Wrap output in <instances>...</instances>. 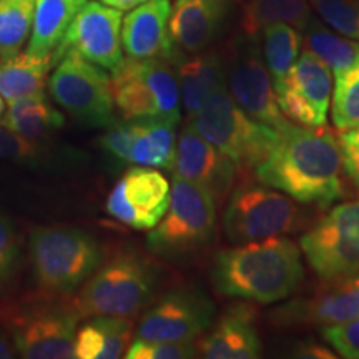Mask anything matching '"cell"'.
I'll return each mask as SVG.
<instances>
[{"label": "cell", "instance_id": "cell-1", "mask_svg": "<svg viewBox=\"0 0 359 359\" xmlns=\"http://www.w3.org/2000/svg\"><path fill=\"white\" fill-rule=\"evenodd\" d=\"M343 172L339 143L330 130L291 122L255 177L298 203L326 208L344 196Z\"/></svg>", "mask_w": 359, "mask_h": 359}, {"label": "cell", "instance_id": "cell-2", "mask_svg": "<svg viewBox=\"0 0 359 359\" xmlns=\"http://www.w3.org/2000/svg\"><path fill=\"white\" fill-rule=\"evenodd\" d=\"M212 280L219 294L271 304L290 298L304 280L302 248L290 238L271 236L222 250Z\"/></svg>", "mask_w": 359, "mask_h": 359}, {"label": "cell", "instance_id": "cell-3", "mask_svg": "<svg viewBox=\"0 0 359 359\" xmlns=\"http://www.w3.org/2000/svg\"><path fill=\"white\" fill-rule=\"evenodd\" d=\"M188 125L230 158L238 173L255 172L280 137L276 128L246 114L233 100L226 85L206 98Z\"/></svg>", "mask_w": 359, "mask_h": 359}, {"label": "cell", "instance_id": "cell-4", "mask_svg": "<svg viewBox=\"0 0 359 359\" xmlns=\"http://www.w3.org/2000/svg\"><path fill=\"white\" fill-rule=\"evenodd\" d=\"M29 250L39 288L52 296L72 294L102 263L100 245L79 228L40 226Z\"/></svg>", "mask_w": 359, "mask_h": 359}, {"label": "cell", "instance_id": "cell-5", "mask_svg": "<svg viewBox=\"0 0 359 359\" xmlns=\"http://www.w3.org/2000/svg\"><path fill=\"white\" fill-rule=\"evenodd\" d=\"M155 290L156 269L137 255L123 253L92 273L72 306L80 318H132L151 303Z\"/></svg>", "mask_w": 359, "mask_h": 359}, {"label": "cell", "instance_id": "cell-6", "mask_svg": "<svg viewBox=\"0 0 359 359\" xmlns=\"http://www.w3.org/2000/svg\"><path fill=\"white\" fill-rule=\"evenodd\" d=\"M111 93L116 110L127 122L161 118L178 123L182 118L177 72L163 58H125L111 74Z\"/></svg>", "mask_w": 359, "mask_h": 359}, {"label": "cell", "instance_id": "cell-7", "mask_svg": "<svg viewBox=\"0 0 359 359\" xmlns=\"http://www.w3.org/2000/svg\"><path fill=\"white\" fill-rule=\"evenodd\" d=\"M217 228V201L203 187L173 177L167 213L147 236L148 248L163 257H180L208 245Z\"/></svg>", "mask_w": 359, "mask_h": 359}, {"label": "cell", "instance_id": "cell-8", "mask_svg": "<svg viewBox=\"0 0 359 359\" xmlns=\"http://www.w3.org/2000/svg\"><path fill=\"white\" fill-rule=\"evenodd\" d=\"M303 213L296 200L262 182L235 188L223 217V230L233 245L250 243L296 231Z\"/></svg>", "mask_w": 359, "mask_h": 359}, {"label": "cell", "instance_id": "cell-9", "mask_svg": "<svg viewBox=\"0 0 359 359\" xmlns=\"http://www.w3.org/2000/svg\"><path fill=\"white\" fill-rule=\"evenodd\" d=\"M48 80V92L55 103L75 122L87 127L114 123L111 77L105 69L85 60L77 52L67 50Z\"/></svg>", "mask_w": 359, "mask_h": 359}, {"label": "cell", "instance_id": "cell-10", "mask_svg": "<svg viewBox=\"0 0 359 359\" xmlns=\"http://www.w3.org/2000/svg\"><path fill=\"white\" fill-rule=\"evenodd\" d=\"M299 248L325 283L359 273V198L331 208L299 240Z\"/></svg>", "mask_w": 359, "mask_h": 359}, {"label": "cell", "instance_id": "cell-11", "mask_svg": "<svg viewBox=\"0 0 359 359\" xmlns=\"http://www.w3.org/2000/svg\"><path fill=\"white\" fill-rule=\"evenodd\" d=\"M79 313L65 304L43 303L12 314V341L27 359H74Z\"/></svg>", "mask_w": 359, "mask_h": 359}, {"label": "cell", "instance_id": "cell-12", "mask_svg": "<svg viewBox=\"0 0 359 359\" xmlns=\"http://www.w3.org/2000/svg\"><path fill=\"white\" fill-rule=\"evenodd\" d=\"M122 11L102 2H87L67 30L60 47L53 53L55 64L67 50L114 74L123 64Z\"/></svg>", "mask_w": 359, "mask_h": 359}, {"label": "cell", "instance_id": "cell-13", "mask_svg": "<svg viewBox=\"0 0 359 359\" xmlns=\"http://www.w3.org/2000/svg\"><path fill=\"white\" fill-rule=\"evenodd\" d=\"M331 95V69L308 48L276 88L278 105L286 118L304 127H326Z\"/></svg>", "mask_w": 359, "mask_h": 359}, {"label": "cell", "instance_id": "cell-14", "mask_svg": "<svg viewBox=\"0 0 359 359\" xmlns=\"http://www.w3.org/2000/svg\"><path fill=\"white\" fill-rule=\"evenodd\" d=\"M168 180L158 170L133 167L111 188L107 212L133 230H151L170 205Z\"/></svg>", "mask_w": 359, "mask_h": 359}, {"label": "cell", "instance_id": "cell-15", "mask_svg": "<svg viewBox=\"0 0 359 359\" xmlns=\"http://www.w3.org/2000/svg\"><path fill=\"white\" fill-rule=\"evenodd\" d=\"M215 306L196 291H172L148 308L137 326V338L195 341L213 325Z\"/></svg>", "mask_w": 359, "mask_h": 359}, {"label": "cell", "instance_id": "cell-16", "mask_svg": "<svg viewBox=\"0 0 359 359\" xmlns=\"http://www.w3.org/2000/svg\"><path fill=\"white\" fill-rule=\"evenodd\" d=\"M226 90L250 116L278 132L291 123L278 105L276 90L257 45H246L226 70Z\"/></svg>", "mask_w": 359, "mask_h": 359}, {"label": "cell", "instance_id": "cell-17", "mask_svg": "<svg viewBox=\"0 0 359 359\" xmlns=\"http://www.w3.org/2000/svg\"><path fill=\"white\" fill-rule=\"evenodd\" d=\"M273 321L281 326H334L359 320V273L325 288L308 298H298L273 311Z\"/></svg>", "mask_w": 359, "mask_h": 359}, {"label": "cell", "instance_id": "cell-18", "mask_svg": "<svg viewBox=\"0 0 359 359\" xmlns=\"http://www.w3.org/2000/svg\"><path fill=\"white\" fill-rule=\"evenodd\" d=\"M173 172L203 187L215 201H222L235 182L238 170L230 158L188 125L177 140Z\"/></svg>", "mask_w": 359, "mask_h": 359}, {"label": "cell", "instance_id": "cell-19", "mask_svg": "<svg viewBox=\"0 0 359 359\" xmlns=\"http://www.w3.org/2000/svg\"><path fill=\"white\" fill-rule=\"evenodd\" d=\"M170 13V0H148L123 17L122 47L128 58L172 60L175 48L168 32Z\"/></svg>", "mask_w": 359, "mask_h": 359}, {"label": "cell", "instance_id": "cell-20", "mask_svg": "<svg viewBox=\"0 0 359 359\" xmlns=\"http://www.w3.org/2000/svg\"><path fill=\"white\" fill-rule=\"evenodd\" d=\"M233 0H177L172 7L168 32L173 48L201 53L217 39Z\"/></svg>", "mask_w": 359, "mask_h": 359}, {"label": "cell", "instance_id": "cell-21", "mask_svg": "<svg viewBox=\"0 0 359 359\" xmlns=\"http://www.w3.org/2000/svg\"><path fill=\"white\" fill-rule=\"evenodd\" d=\"M200 356L208 359H257L263 344L257 327V309L240 303L228 308L217 325L200 339Z\"/></svg>", "mask_w": 359, "mask_h": 359}, {"label": "cell", "instance_id": "cell-22", "mask_svg": "<svg viewBox=\"0 0 359 359\" xmlns=\"http://www.w3.org/2000/svg\"><path fill=\"white\" fill-rule=\"evenodd\" d=\"M133 325L128 318L95 316L75 336V358L116 359L125 356L132 343Z\"/></svg>", "mask_w": 359, "mask_h": 359}, {"label": "cell", "instance_id": "cell-23", "mask_svg": "<svg viewBox=\"0 0 359 359\" xmlns=\"http://www.w3.org/2000/svg\"><path fill=\"white\" fill-rule=\"evenodd\" d=\"M180 97L188 118H191L215 90L226 85V69L217 53H195L178 67Z\"/></svg>", "mask_w": 359, "mask_h": 359}, {"label": "cell", "instance_id": "cell-24", "mask_svg": "<svg viewBox=\"0 0 359 359\" xmlns=\"http://www.w3.org/2000/svg\"><path fill=\"white\" fill-rule=\"evenodd\" d=\"M88 0H37L27 52L53 57L67 30Z\"/></svg>", "mask_w": 359, "mask_h": 359}, {"label": "cell", "instance_id": "cell-25", "mask_svg": "<svg viewBox=\"0 0 359 359\" xmlns=\"http://www.w3.org/2000/svg\"><path fill=\"white\" fill-rule=\"evenodd\" d=\"M53 65V57H39L29 52L0 57V95L7 102L45 95L48 72Z\"/></svg>", "mask_w": 359, "mask_h": 359}, {"label": "cell", "instance_id": "cell-26", "mask_svg": "<svg viewBox=\"0 0 359 359\" xmlns=\"http://www.w3.org/2000/svg\"><path fill=\"white\" fill-rule=\"evenodd\" d=\"M64 123V115L45 100V95L8 102V110L0 118V125L32 142H39L53 130L62 128Z\"/></svg>", "mask_w": 359, "mask_h": 359}, {"label": "cell", "instance_id": "cell-27", "mask_svg": "<svg viewBox=\"0 0 359 359\" xmlns=\"http://www.w3.org/2000/svg\"><path fill=\"white\" fill-rule=\"evenodd\" d=\"M303 32L308 50L320 57L334 75L359 65V43L354 39L331 32L314 19H309Z\"/></svg>", "mask_w": 359, "mask_h": 359}, {"label": "cell", "instance_id": "cell-28", "mask_svg": "<svg viewBox=\"0 0 359 359\" xmlns=\"http://www.w3.org/2000/svg\"><path fill=\"white\" fill-rule=\"evenodd\" d=\"M302 43L299 30L290 24H271L263 29V58L275 90L298 60Z\"/></svg>", "mask_w": 359, "mask_h": 359}, {"label": "cell", "instance_id": "cell-29", "mask_svg": "<svg viewBox=\"0 0 359 359\" xmlns=\"http://www.w3.org/2000/svg\"><path fill=\"white\" fill-rule=\"evenodd\" d=\"M309 19L308 0H248L243 12V27L248 35H255L271 24H290L303 30Z\"/></svg>", "mask_w": 359, "mask_h": 359}, {"label": "cell", "instance_id": "cell-30", "mask_svg": "<svg viewBox=\"0 0 359 359\" xmlns=\"http://www.w3.org/2000/svg\"><path fill=\"white\" fill-rule=\"evenodd\" d=\"M37 0H0V57L19 53L32 34Z\"/></svg>", "mask_w": 359, "mask_h": 359}, {"label": "cell", "instance_id": "cell-31", "mask_svg": "<svg viewBox=\"0 0 359 359\" xmlns=\"http://www.w3.org/2000/svg\"><path fill=\"white\" fill-rule=\"evenodd\" d=\"M333 93V125L344 132L359 127V65L336 74Z\"/></svg>", "mask_w": 359, "mask_h": 359}, {"label": "cell", "instance_id": "cell-32", "mask_svg": "<svg viewBox=\"0 0 359 359\" xmlns=\"http://www.w3.org/2000/svg\"><path fill=\"white\" fill-rule=\"evenodd\" d=\"M331 29L344 37L359 39L358 0H309Z\"/></svg>", "mask_w": 359, "mask_h": 359}, {"label": "cell", "instance_id": "cell-33", "mask_svg": "<svg viewBox=\"0 0 359 359\" xmlns=\"http://www.w3.org/2000/svg\"><path fill=\"white\" fill-rule=\"evenodd\" d=\"M198 354L193 341L135 339L127 349V359H187Z\"/></svg>", "mask_w": 359, "mask_h": 359}, {"label": "cell", "instance_id": "cell-34", "mask_svg": "<svg viewBox=\"0 0 359 359\" xmlns=\"http://www.w3.org/2000/svg\"><path fill=\"white\" fill-rule=\"evenodd\" d=\"M20 263V245L12 223L0 215V285L15 276Z\"/></svg>", "mask_w": 359, "mask_h": 359}, {"label": "cell", "instance_id": "cell-35", "mask_svg": "<svg viewBox=\"0 0 359 359\" xmlns=\"http://www.w3.org/2000/svg\"><path fill=\"white\" fill-rule=\"evenodd\" d=\"M323 339L331 344L341 358L359 359V320L343 325L325 326L321 330Z\"/></svg>", "mask_w": 359, "mask_h": 359}, {"label": "cell", "instance_id": "cell-36", "mask_svg": "<svg viewBox=\"0 0 359 359\" xmlns=\"http://www.w3.org/2000/svg\"><path fill=\"white\" fill-rule=\"evenodd\" d=\"M40 155L37 142L22 137L13 130L0 125V158L13 161L34 160Z\"/></svg>", "mask_w": 359, "mask_h": 359}, {"label": "cell", "instance_id": "cell-37", "mask_svg": "<svg viewBox=\"0 0 359 359\" xmlns=\"http://www.w3.org/2000/svg\"><path fill=\"white\" fill-rule=\"evenodd\" d=\"M338 143L344 173L359 190V127L339 132Z\"/></svg>", "mask_w": 359, "mask_h": 359}, {"label": "cell", "instance_id": "cell-38", "mask_svg": "<svg viewBox=\"0 0 359 359\" xmlns=\"http://www.w3.org/2000/svg\"><path fill=\"white\" fill-rule=\"evenodd\" d=\"M296 356L302 358H333V354L327 351L326 348L323 346H316V344H303L299 348V351Z\"/></svg>", "mask_w": 359, "mask_h": 359}, {"label": "cell", "instance_id": "cell-39", "mask_svg": "<svg viewBox=\"0 0 359 359\" xmlns=\"http://www.w3.org/2000/svg\"><path fill=\"white\" fill-rule=\"evenodd\" d=\"M148 2V0H102V4L105 6H110L114 8H118V11H132V8L142 6V4Z\"/></svg>", "mask_w": 359, "mask_h": 359}, {"label": "cell", "instance_id": "cell-40", "mask_svg": "<svg viewBox=\"0 0 359 359\" xmlns=\"http://www.w3.org/2000/svg\"><path fill=\"white\" fill-rule=\"evenodd\" d=\"M17 349L13 346V341L7 339L6 336L0 334V359H8L15 356Z\"/></svg>", "mask_w": 359, "mask_h": 359}, {"label": "cell", "instance_id": "cell-41", "mask_svg": "<svg viewBox=\"0 0 359 359\" xmlns=\"http://www.w3.org/2000/svg\"><path fill=\"white\" fill-rule=\"evenodd\" d=\"M4 109H6V107H4V100H2V95H0V118H2V116H4V114H6V111H4Z\"/></svg>", "mask_w": 359, "mask_h": 359}]
</instances>
